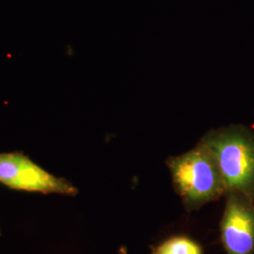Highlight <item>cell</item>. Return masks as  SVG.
<instances>
[{"instance_id": "cell-3", "label": "cell", "mask_w": 254, "mask_h": 254, "mask_svg": "<svg viewBox=\"0 0 254 254\" xmlns=\"http://www.w3.org/2000/svg\"><path fill=\"white\" fill-rule=\"evenodd\" d=\"M0 184L14 190L75 196L77 189L19 152L0 154Z\"/></svg>"}, {"instance_id": "cell-1", "label": "cell", "mask_w": 254, "mask_h": 254, "mask_svg": "<svg viewBox=\"0 0 254 254\" xmlns=\"http://www.w3.org/2000/svg\"><path fill=\"white\" fill-rule=\"evenodd\" d=\"M214 155L229 192L254 200V132L243 126L212 130L200 141Z\"/></svg>"}, {"instance_id": "cell-5", "label": "cell", "mask_w": 254, "mask_h": 254, "mask_svg": "<svg viewBox=\"0 0 254 254\" xmlns=\"http://www.w3.org/2000/svg\"><path fill=\"white\" fill-rule=\"evenodd\" d=\"M154 254H201V249L190 238L179 236L158 246Z\"/></svg>"}, {"instance_id": "cell-2", "label": "cell", "mask_w": 254, "mask_h": 254, "mask_svg": "<svg viewBox=\"0 0 254 254\" xmlns=\"http://www.w3.org/2000/svg\"><path fill=\"white\" fill-rule=\"evenodd\" d=\"M168 165L177 190L190 207L200 206L226 194L218 163L201 142L190 151L170 158Z\"/></svg>"}, {"instance_id": "cell-6", "label": "cell", "mask_w": 254, "mask_h": 254, "mask_svg": "<svg viewBox=\"0 0 254 254\" xmlns=\"http://www.w3.org/2000/svg\"><path fill=\"white\" fill-rule=\"evenodd\" d=\"M119 254H127L126 248H121V249H120V252H119Z\"/></svg>"}, {"instance_id": "cell-7", "label": "cell", "mask_w": 254, "mask_h": 254, "mask_svg": "<svg viewBox=\"0 0 254 254\" xmlns=\"http://www.w3.org/2000/svg\"><path fill=\"white\" fill-rule=\"evenodd\" d=\"M0 236H1V230H0Z\"/></svg>"}, {"instance_id": "cell-4", "label": "cell", "mask_w": 254, "mask_h": 254, "mask_svg": "<svg viewBox=\"0 0 254 254\" xmlns=\"http://www.w3.org/2000/svg\"><path fill=\"white\" fill-rule=\"evenodd\" d=\"M220 234L226 254H254V200L241 193H227Z\"/></svg>"}]
</instances>
